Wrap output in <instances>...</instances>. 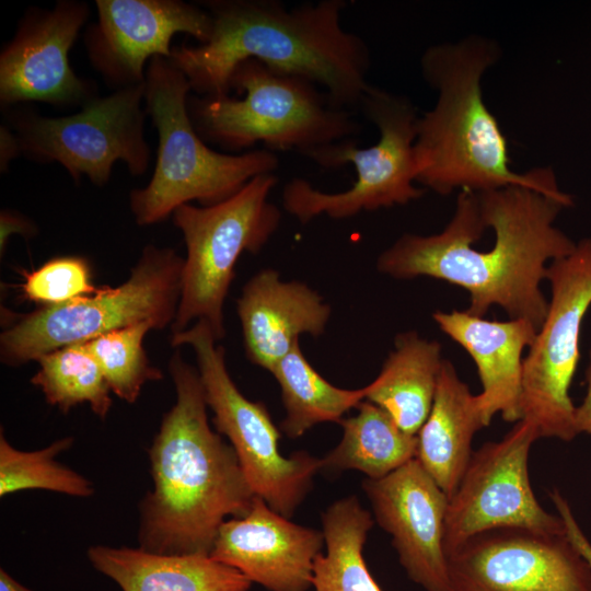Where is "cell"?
Masks as SVG:
<instances>
[{
  "instance_id": "1",
  "label": "cell",
  "mask_w": 591,
  "mask_h": 591,
  "mask_svg": "<svg viewBox=\"0 0 591 591\" xmlns=\"http://www.w3.org/2000/svg\"><path fill=\"white\" fill-rule=\"evenodd\" d=\"M571 200L522 185L462 189L454 213L437 234L405 233L376 260L395 279L431 277L465 289L470 314L483 317L494 305L511 320L542 326L548 301L541 290L547 262L573 252L577 243L554 225Z\"/></svg>"
},
{
  "instance_id": "2",
  "label": "cell",
  "mask_w": 591,
  "mask_h": 591,
  "mask_svg": "<svg viewBox=\"0 0 591 591\" xmlns=\"http://www.w3.org/2000/svg\"><path fill=\"white\" fill-rule=\"evenodd\" d=\"M202 7L212 20L210 38L174 46L169 58L200 96L230 94L233 70L256 59L322 86L337 106L359 107L371 59L366 40L343 26L348 1L287 8L277 0H209Z\"/></svg>"
},
{
  "instance_id": "3",
  "label": "cell",
  "mask_w": 591,
  "mask_h": 591,
  "mask_svg": "<svg viewBox=\"0 0 591 591\" xmlns=\"http://www.w3.org/2000/svg\"><path fill=\"white\" fill-rule=\"evenodd\" d=\"M176 401L148 450L152 488L139 503V547L210 555L227 517L245 515L253 493L230 443L211 429L197 368L176 350L169 362Z\"/></svg>"
},
{
  "instance_id": "4",
  "label": "cell",
  "mask_w": 591,
  "mask_h": 591,
  "mask_svg": "<svg viewBox=\"0 0 591 591\" xmlns=\"http://www.w3.org/2000/svg\"><path fill=\"white\" fill-rule=\"evenodd\" d=\"M500 56L498 44L472 35L428 47L420 68L438 91L436 105L416 121V183L440 195L454 189L476 193L522 185L570 200L551 167L515 173L510 169L506 137L485 105L480 80Z\"/></svg>"
},
{
  "instance_id": "5",
  "label": "cell",
  "mask_w": 591,
  "mask_h": 591,
  "mask_svg": "<svg viewBox=\"0 0 591 591\" xmlns=\"http://www.w3.org/2000/svg\"><path fill=\"white\" fill-rule=\"evenodd\" d=\"M229 88L242 96H189L187 101L198 135L225 150L260 142L270 151L296 150L309 157L361 130L352 111L334 104L318 85L256 59L236 66Z\"/></svg>"
},
{
  "instance_id": "6",
  "label": "cell",
  "mask_w": 591,
  "mask_h": 591,
  "mask_svg": "<svg viewBox=\"0 0 591 591\" xmlns=\"http://www.w3.org/2000/svg\"><path fill=\"white\" fill-rule=\"evenodd\" d=\"M192 88L167 58L155 56L146 69V112L159 135L154 172L142 188L129 196L137 224L165 220L183 205L218 204L257 175L274 173L277 154L268 149L222 153L211 149L196 131L188 114Z\"/></svg>"
},
{
  "instance_id": "7",
  "label": "cell",
  "mask_w": 591,
  "mask_h": 591,
  "mask_svg": "<svg viewBox=\"0 0 591 591\" xmlns=\"http://www.w3.org/2000/svg\"><path fill=\"white\" fill-rule=\"evenodd\" d=\"M184 258L173 248L147 245L129 278L101 286L90 296L58 306L9 314L0 335L1 362L18 367L59 348L86 343L141 322L172 325L181 298Z\"/></svg>"
},
{
  "instance_id": "8",
  "label": "cell",
  "mask_w": 591,
  "mask_h": 591,
  "mask_svg": "<svg viewBox=\"0 0 591 591\" xmlns=\"http://www.w3.org/2000/svg\"><path fill=\"white\" fill-rule=\"evenodd\" d=\"M359 108L378 128L376 143L359 148L352 139H346L308 157L325 169L354 165L356 178L351 187L327 193L300 177L285 185L282 206L301 224L322 215L340 220L361 211L406 205L425 194L424 188L414 184L418 116L413 103L404 95L370 84Z\"/></svg>"
},
{
  "instance_id": "9",
  "label": "cell",
  "mask_w": 591,
  "mask_h": 591,
  "mask_svg": "<svg viewBox=\"0 0 591 591\" xmlns=\"http://www.w3.org/2000/svg\"><path fill=\"white\" fill-rule=\"evenodd\" d=\"M274 173L257 175L231 197L210 206H179L174 224L186 245L182 290L172 334L192 321H206L216 339L225 335L224 301L244 252L257 254L276 233L279 208L269 201Z\"/></svg>"
},
{
  "instance_id": "10",
  "label": "cell",
  "mask_w": 591,
  "mask_h": 591,
  "mask_svg": "<svg viewBox=\"0 0 591 591\" xmlns=\"http://www.w3.org/2000/svg\"><path fill=\"white\" fill-rule=\"evenodd\" d=\"M217 341L204 320L171 337L173 347L188 345L194 350L212 424L229 440L253 493L290 519L311 491L321 459L305 451L282 455L280 432L267 407L241 393Z\"/></svg>"
},
{
  "instance_id": "11",
  "label": "cell",
  "mask_w": 591,
  "mask_h": 591,
  "mask_svg": "<svg viewBox=\"0 0 591 591\" xmlns=\"http://www.w3.org/2000/svg\"><path fill=\"white\" fill-rule=\"evenodd\" d=\"M144 83L94 97L67 116L47 117L33 112L10 115L21 153L37 162H58L78 182L82 175L105 185L114 164L123 161L132 175L150 163L142 108Z\"/></svg>"
},
{
  "instance_id": "12",
  "label": "cell",
  "mask_w": 591,
  "mask_h": 591,
  "mask_svg": "<svg viewBox=\"0 0 591 591\" xmlns=\"http://www.w3.org/2000/svg\"><path fill=\"white\" fill-rule=\"evenodd\" d=\"M545 279L551 301L523 359L520 415L540 438L570 441L578 434L569 387L580 357L581 323L591 305V237L551 262Z\"/></svg>"
},
{
  "instance_id": "13",
  "label": "cell",
  "mask_w": 591,
  "mask_h": 591,
  "mask_svg": "<svg viewBox=\"0 0 591 591\" xmlns=\"http://www.w3.org/2000/svg\"><path fill=\"white\" fill-rule=\"evenodd\" d=\"M535 427L525 420L499 441L473 452L454 494L449 498L443 545L447 556L473 536L496 529H520L564 535L558 514L547 512L530 484L528 460Z\"/></svg>"
},
{
  "instance_id": "14",
  "label": "cell",
  "mask_w": 591,
  "mask_h": 591,
  "mask_svg": "<svg viewBox=\"0 0 591 591\" xmlns=\"http://www.w3.org/2000/svg\"><path fill=\"white\" fill-rule=\"evenodd\" d=\"M447 558L451 591H591V567L566 534L490 530Z\"/></svg>"
},
{
  "instance_id": "15",
  "label": "cell",
  "mask_w": 591,
  "mask_h": 591,
  "mask_svg": "<svg viewBox=\"0 0 591 591\" xmlns=\"http://www.w3.org/2000/svg\"><path fill=\"white\" fill-rule=\"evenodd\" d=\"M97 21L84 35L89 59L118 89L144 83L146 61L170 58L171 40L186 33L205 44L212 20L200 5L181 0H96Z\"/></svg>"
},
{
  "instance_id": "16",
  "label": "cell",
  "mask_w": 591,
  "mask_h": 591,
  "mask_svg": "<svg viewBox=\"0 0 591 591\" xmlns=\"http://www.w3.org/2000/svg\"><path fill=\"white\" fill-rule=\"evenodd\" d=\"M88 16V5L73 0L27 12L0 54L1 103L71 106L94 99L91 82L79 78L69 62V51Z\"/></svg>"
},
{
  "instance_id": "17",
  "label": "cell",
  "mask_w": 591,
  "mask_h": 591,
  "mask_svg": "<svg viewBox=\"0 0 591 591\" xmlns=\"http://www.w3.org/2000/svg\"><path fill=\"white\" fill-rule=\"evenodd\" d=\"M362 488L408 578L425 591H451L443 545L449 498L419 461L366 478Z\"/></svg>"
},
{
  "instance_id": "18",
  "label": "cell",
  "mask_w": 591,
  "mask_h": 591,
  "mask_svg": "<svg viewBox=\"0 0 591 591\" xmlns=\"http://www.w3.org/2000/svg\"><path fill=\"white\" fill-rule=\"evenodd\" d=\"M324 546L323 531L291 522L255 496L245 515L221 524L210 557L269 591H308Z\"/></svg>"
},
{
  "instance_id": "19",
  "label": "cell",
  "mask_w": 591,
  "mask_h": 591,
  "mask_svg": "<svg viewBox=\"0 0 591 591\" xmlns=\"http://www.w3.org/2000/svg\"><path fill=\"white\" fill-rule=\"evenodd\" d=\"M236 306L246 357L269 372L302 334L322 335L332 314L315 290L302 281H282L271 268L250 278Z\"/></svg>"
},
{
  "instance_id": "20",
  "label": "cell",
  "mask_w": 591,
  "mask_h": 591,
  "mask_svg": "<svg viewBox=\"0 0 591 591\" xmlns=\"http://www.w3.org/2000/svg\"><path fill=\"white\" fill-rule=\"evenodd\" d=\"M439 328L461 345L474 360L483 391L478 394L487 421L500 413L506 421H519L523 350L537 328L528 320L490 321L466 311H436Z\"/></svg>"
},
{
  "instance_id": "21",
  "label": "cell",
  "mask_w": 591,
  "mask_h": 591,
  "mask_svg": "<svg viewBox=\"0 0 591 591\" xmlns=\"http://www.w3.org/2000/svg\"><path fill=\"white\" fill-rule=\"evenodd\" d=\"M488 425L478 394L443 359L431 410L417 433L416 459L448 498L471 460L474 434Z\"/></svg>"
},
{
  "instance_id": "22",
  "label": "cell",
  "mask_w": 591,
  "mask_h": 591,
  "mask_svg": "<svg viewBox=\"0 0 591 591\" xmlns=\"http://www.w3.org/2000/svg\"><path fill=\"white\" fill-rule=\"evenodd\" d=\"M86 556L121 591H248L252 587L245 576L210 555L93 545Z\"/></svg>"
},
{
  "instance_id": "23",
  "label": "cell",
  "mask_w": 591,
  "mask_h": 591,
  "mask_svg": "<svg viewBox=\"0 0 591 591\" xmlns=\"http://www.w3.org/2000/svg\"><path fill=\"white\" fill-rule=\"evenodd\" d=\"M443 359L441 345L415 331L398 334L366 399L386 410L406 432L417 434L434 398Z\"/></svg>"
},
{
  "instance_id": "24",
  "label": "cell",
  "mask_w": 591,
  "mask_h": 591,
  "mask_svg": "<svg viewBox=\"0 0 591 591\" xmlns=\"http://www.w3.org/2000/svg\"><path fill=\"white\" fill-rule=\"evenodd\" d=\"M338 424L341 440L321 459V471L356 470L378 479L416 457L417 434L404 431L386 410L368 399L357 406L355 416Z\"/></svg>"
},
{
  "instance_id": "25",
  "label": "cell",
  "mask_w": 591,
  "mask_h": 591,
  "mask_svg": "<svg viewBox=\"0 0 591 591\" xmlns=\"http://www.w3.org/2000/svg\"><path fill=\"white\" fill-rule=\"evenodd\" d=\"M325 552L314 564V591H382L369 571L363 547L374 521L357 497L334 501L322 513Z\"/></svg>"
},
{
  "instance_id": "26",
  "label": "cell",
  "mask_w": 591,
  "mask_h": 591,
  "mask_svg": "<svg viewBox=\"0 0 591 591\" xmlns=\"http://www.w3.org/2000/svg\"><path fill=\"white\" fill-rule=\"evenodd\" d=\"M270 373L278 382L285 407L280 430L290 439L302 437L322 422H339L366 399L367 387L345 390L325 380L306 360L299 341Z\"/></svg>"
},
{
  "instance_id": "27",
  "label": "cell",
  "mask_w": 591,
  "mask_h": 591,
  "mask_svg": "<svg viewBox=\"0 0 591 591\" xmlns=\"http://www.w3.org/2000/svg\"><path fill=\"white\" fill-rule=\"evenodd\" d=\"M38 370L31 379L46 402L63 414L88 404L101 419L112 408L111 387L104 373L84 343L59 348L39 357Z\"/></svg>"
},
{
  "instance_id": "28",
  "label": "cell",
  "mask_w": 591,
  "mask_h": 591,
  "mask_svg": "<svg viewBox=\"0 0 591 591\" xmlns=\"http://www.w3.org/2000/svg\"><path fill=\"white\" fill-rule=\"evenodd\" d=\"M72 437H65L49 445L35 450H18L0 434V496L43 489L72 497L86 498L94 494L93 483L56 461V456L69 450Z\"/></svg>"
},
{
  "instance_id": "29",
  "label": "cell",
  "mask_w": 591,
  "mask_h": 591,
  "mask_svg": "<svg viewBox=\"0 0 591 591\" xmlns=\"http://www.w3.org/2000/svg\"><path fill=\"white\" fill-rule=\"evenodd\" d=\"M152 329H155L154 324L141 322L84 343L99 362L112 393L129 404L137 402L146 383L163 378L143 348V339Z\"/></svg>"
},
{
  "instance_id": "30",
  "label": "cell",
  "mask_w": 591,
  "mask_h": 591,
  "mask_svg": "<svg viewBox=\"0 0 591 591\" xmlns=\"http://www.w3.org/2000/svg\"><path fill=\"white\" fill-rule=\"evenodd\" d=\"M22 274V297L40 308L62 305L100 289L93 282L90 262L82 256L54 257Z\"/></svg>"
},
{
  "instance_id": "31",
  "label": "cell",
  "mask_w": 591,
  "mask_h": 591,
  "mask_svg": "<svg viewBox=\"0 0 591 591\" xmlns=\"http://www.w3.org/2000/svg\"><path fill=\"white\" fill-rule=\"evenodd\" d=\"M549 496L557 510V514L564 521L567 537L591 567V543L580 529L568 501L557 489H554Z\"/></svg>"
},
{
  "instance_id": "32",
  "label": "cell",
  "mask_w": 591,
  "mask_h": 591,
  "mask_svg": "<svg viewBox=\"0 0 591 591\" xmlns=\"http://www.w3.org/2000/svg\"><path fill=\"white\" fill-rule=\"evenodd\" d=\"M37 229L31 220L24 216L10 210L1 211L0 216V247L1 252L5 248L10 235L21 234L24 237L35 235Z\"/></svg>"
},
{
  "instance_id": "33",
  "label": "cell",
  "mask_w": 591,
  "mask_h": 591,
  "mask_svg": "<svg viewBox=\"0 0 591 591\" xmlns=\"http://www.w3.org/2000/svg\"><path fill=\"white\" fill-rule=\"evenodd\" d=\"M587 394L581 405L575 410V425L578 434L586 432L591 434V350L589 354V364L586 370Z\"/></svg>"
},
{
  "instance_id": "34",
  "label": "cell",
  "mask_w": 591,
  "mask_h": 591,
  "mask_svg": "<svg viewBox=\"0 0 591 591\" xmlns=\"http://www.w3.org/2000/svg\"><path fill=\"white\" fill-rule=\"evenodd\" d=\"M21 153L19 140L13 132L5 126L0 128V164L1 172H5L12 159Z\"/></svg>"
},
{
  "instance_id": "35",
  "label": "cell",
  "mask_w": 591,
  "mask_h": 591,
  "mask_svg": "<svg viewBox=\"0 0 591 591\" xmlns=\"http://www.w3.org/2000/svg\"><path fill=\"white\" fill-rule=\"evenodd\" d=\"M0 591H34L14 579L7 570L0 569Z\"/></svg>"
}]
</instances>
